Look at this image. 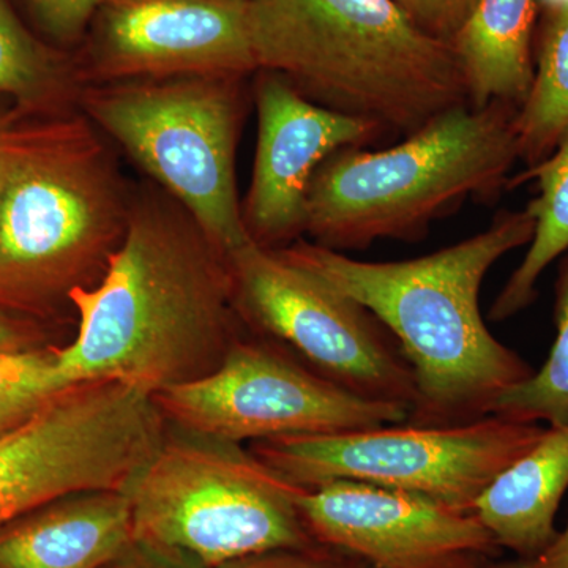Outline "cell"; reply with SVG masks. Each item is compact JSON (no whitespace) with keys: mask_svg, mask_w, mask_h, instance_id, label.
Returning a JSON list of instances; mask_svg holds the SVG:
<instances>
[{"mask_svg":"<svg viewBox=\"0 0 568 568\" xmlns=\"http://www.w3.org/2000/svg\"><path fill=\"white\" fill-rule=\"evenodd\" d=\"M295 503L315 540L373 568H487L503 555L473 511L413 493L336 480L298 488Z\"/></svg>","mask_w":568,"mask_h":568,"instance_id":"4fadbf2b","label":"cell"},{"mask_svg":"<svg viewBox=\"0 0 568 568\" xmlns=\"http://www.w3.org/2000/svg\"><path fill=\"white\" fill-rule=\"evenodd\" d=\"M10 119H11V115L0 114V126H2L3 123H6L7 121H10Z\"/></svg>","mask_w":568,"mask_h":568,"instance_id":"f546056e","label":"cell"},{"mask_svg":"<svg viewBox=\"0 0 568 568\" xmlns=\"http://www.w3.org/2000/svg\"><path fill=\"white\" fill-rule=\"evenodd\" d=\"M82 85L173 77H239L257 71L250 0H110L78 54Z\"/></svg>","mask_w":568,"mask_h":568,"instance_id":"7c38bea8","label":"cell"},{"mask_svg":"<svg viewBox=\"0 0 568 568\" xmlns=\"http://www.w3.org/2000/svg\"><path fill=\"white\" fill-rule=\"evenodd\" d=\"M28 332L18 321L0 312V353L24 349Z\"/></svg>","mask_w":568,"mask_h":568,"instance_id":"83f0119b","label":"cell"},{"mask_svg":"<svg viewBox=\"0 0 568 568\" xmlns=\"http://www.w3.org/2000/svg\"><path fill=\"white\" fill-rule=\"evenodd\" d=\"M537 6L544 7L545 11L566 10L568 0H537Z\"/></svg>","mask_w":568,"mask_h":568,"instance_id":"f1b7e54d","label":"cell"},{"mask_svg":"<svg viewBox=\"0 0 568 568\" xmlns=\"http://www.w3.org/2000/svg\"><path fill=\"white\" fill-rule=\"evenodd\" d=\"M257 70L321 106L409 134L469 103L454 48L394 0H250Z\"/></svg>","mask_w":568,"mask_h":568,"instance_id":"277c9868","label":"cell"},{"mask_svg":"<svg viewBox=\"0 0 568 568\" xmlns=\"http://www.w3.org/2000/svg\"><path fill=\"white\" fill-rule=\"evenodd\" d=\"M110 0H24L32 20L62 50L80 48L89 26Z\"/></svg>","mask_w":568,"mask_h":568,"instance_id":"603a6c76","label":"cell"},{"mask_svg":"<svg viewBox=\"0 0 568 568\" xmlns=\"http://www.w3.org/2000/svg\"><path fill=\"white\" fill-rule=\"evenodd\" d=\"M487 568H568V525L540 555L534 558L496 559Z\"/></svg>","mask_w":568,"mask_h":568,"instance_id":"484cf974","label":"cell"},{"mask_svg":"<svg viewBox=\"0 0 568 568\" xmlns=\"http://www.w3.org/2000/svg\"><path fill=\"white\" fill-rule=\"evenodd\" d=\"M537 0H478L452 40L473 106H519L534 80Z\"/></svg>","mask_w":568,"mask_h":568,"instance_id":"e0dca14e","label":"cell"},{"mask_svg":"<svg viewBox=\"0 0 568 568\" xmlns=\"http://www.w3.org/2000/svg\"><path fill=\"white\" fill-rule=\"evenodd\" d=\"M256 74V156L242 216L253 242L278 250L305 233L306 196L317 168L335 152L364 148L383 133L312 102L282 74Z\"/></svg>","mask_w":568,"mask_h":568,"instance_id":"5bb4252c","label":"cell"},{"mask_svg":"<svg viewBox=\"0 0 568 568\" xmlns=\"http://www.w3.org/2000/svg\"><path fill=\"white\" fill-rule=\"evenodd\" d=\"M517 106L458 104L379 151L346 148L320 168L305 233L335 252L377 241H420L429 224L510 185L519 160Z\"/></svg>","mask_w":568,"mask_h":568,"instance_id":"5b68a950","label":"cell"},{"mask_svg":"<svg viewBox=\"0 0 568 568\" xmlns=\"http://www.w3.org/2000/svg\"><path fill=\"white\" fill-rule=\"evenodd\" d=\"M193 436L163 440L126 489L138 547L185 568L316 544L297 485L239 444Z\"/></svg>","mask_w":568,"mask_h":568,"instance_id":"8992f818","label":"cell"},{"mask_svg":"<svg viewBox=\"0 0 568 568\" xmlns=\"http://www.w3.org/2000/svg\"><path fill=\"white\" fill-rule=\"evenodd\" d=\"M80 89L73 59L37 40L17 17L9 0H0V95L36 103L52 93Z\"/></svg>","mask_w":568,"mask_h":568,"instance_id":"44dd1931","label":"cell"},{"mask_svg":"<svg viewBox=\"0 0 568 568\" xmlns=\"http://www.w3.org/2000/svg\"><path fill=\"white\" fill-rule=\"evenodd\" d=\"M134 545L126 491L52 500L0 528V568H104Z\"/></svg>","mask_w":568,"mask_h":568,"instance_id":"9a60e30c","label":"cell"},{"mask_svg":"<svg viewBox=\"0 0 568 568\" xmlns=\"http://www.w3.org/2000/svg\"><path fill=\"white\" fill-rule=\"evenodd\" d=\"M162 437L148 395L114 381L67 387L0 436V528L61 497L126 491Z\"/></svg>","mask_w":568,"mask_h":568,"instance_id":"9c48e42d","label":"cell"},{"mask_svg":"<svg viewBox=\"0 0 568 568\" xmlns=\"http://www.w3.org/2000/svg\"><path fill=\"white\" fill-rule=\"evenodd\" d=\"M568 489V424L548 426L474 504L473 514L515 558H534L556 540L555 521Z\"/></svg>","mask_w":568,"mask_h":568,"instance_id":"2e32d148","label":"cell"},{"mask_svg":"<svg viewBox=\"0 0 568 568\" xmlns=\"http://www.w3.org/2000/svg\"><path fill=\"white\" fill-rule=\"evenodd\" d=\"M55 362V349L0 353V436L28 422L65 390Z\"/></svg>","mask_w":568,"mask_h":568,"instance_id":"7402d4cb","label":"cell"},{"mask_svg":"<svg viewBox=\"0 0 568 568\" xmlns=\"http://www.w3.org/2000/svg\"><path fill=\"white\" fill-rule=\"evenodd\" d=\"M219 568H373L364 559L334 547L316 544L305 548L272 549L233 560Z\"/></svg>","mask_w":568,"mask_h":568,"instance_id":"cb8c5ba5","label":"cell"},{"mask_svg":"<svg viewBox=\"0 0 568 568\" xmlns=\"http://www.w3.org/2000/svg\"><path fill=\"white\" fill-rule=\"evenodd\" d=\"M104 568H185L178 566V564L170 562V560L160 558V556L153 555L148 549L133 545L125 555L121 558L115 559L110 566Z\"/></svg>","mask_w":568,"mask_h":568,"instance_id":"4316f807","label":"cell"},{"mask_svg":"<svg viewBox=\"0 0 568 568\" xmlns=\"http://www.w3.org/2000/svg\"><path fill=\"white\" fill-rule=\"evenodd\" d=\"M230 265L242 321L354 395L410 409L413 369L368 310L253 241L231 254Z\"/></svg>","mask_w":568,"mask_h":568,"instance_id":"30bf717a","label":"cell"},{"mask_svg":"<svg viewBox=\"0 0 568 568\" xmlns=\"http://www.w3.org/2000/svg\"><path fill=\"white\" fill-rule=\"evenodd\" d=\"M152 398L190 435L233 444L357 432L409 416L405 406L354 395L276 346L241 338L212 373Z\"/></svg>","mask_w":568,"mask_h":568,"instance_id":"8fae6325","label":"cell"},{"mask_svg":"<svg viewBox=\"0 0 568 568\" xmlns=\"http://www.w3.org/2000/svg\"><path fill=\"white\" fill-rule=\"evenodd\" d=\"M244 78H142L82 85V114L170 193L227 257L252 242L235 183Z\"/></svg>","mask_w":568,"mask_h":568,"instance_id":"52a82bcc","label":"cell"},{"mask_svg":"<svg viewBox=\"0 0 568 568\" xmlns=\"http://www.w3.org/2000/svg\"><path fill=\"white\" fill-rule=\"evenodd\" d=\"M556 338L547 362L525 383L497 398L491 416L521 424H568V253L556 282Z\"/></svg>","mask_w":568,"mask_h":568,"instance_id":"ffe728a7","label":"cell"},{"mask_svg":"<svg viewBox=\"0 0 568 568\" xmlns=\"http://www.w3.org/2000/svg\"><path fill=\"white\" fill-rule=\"evenodd\" d=\"M534 231L536 219L526 205L416 260L372 263L302 239L275 252L353 298L387 328L416 383L405 424L444 428L491 416L497 398L536 372L489 332L480 312L488 272L529 245Z\"/></svg>","mask_w":568,"mask_h":568,"instance_id":"7a4b0ae2","label":"cell"},{"mask_svg":"<svg viewBox=\"0 0 568 568\" xmlns=\"http://www.w3.org/2000/svg\"><path fill=\"white\" fill-rule=\"evenodd\" d=\"M111 149L84 114L0 126V305L69 302L102 280L129 226Z\"/></svg>","mask_w":568,"mask_h":568,"instance_id":"3957f363","label":"cell"},{"mask_svg":"<svg viewBox=\"0 0 568 568\" xmlns=\"http://www.w3.org/2000/svg\"><path fill=\"white\" fill-rule=\"evenodd\" d=\"M519 160L528 168L555 151L568 126V9L545 11L534 47V80L517 118Z\"/></svg>","mask_w":568,"mask_h":568,"instance_id":"d6986e66","label":"cell"},{"mask_svg":"<svg viewBox=\"0 0 568 568\" xmlns=\"http://www.w3.org/2000/svg\"><path fill=\"white\" fill-rule=\"evenodd\" d=\"M530 179L537 181L538 189L537 196L528 204L536 219V231L528 252L489 308L495 323L510 320L532 305L541 274L560 254L568 252V126L555 151L544 162L511 179L508 186Z\"/></svg>","mask_w":568,"mask_h":568,"instance_id":"ac0fdd59","label":"cell"},{"mask_svg":"<svg viewBox=\"0 0 568 568\" xmlns=\"http://www.w3.org/2000/svg\"><path fill=\"white\" fill-rule=\"evenodd\" d=\"M545 429L499 416L444 428L390 424L256 440L252 454L297 487L362 481L473 511L493 480L536 446Z\"/></svg>","mask_w":568,"mask_h":568,"instance_id":"ba28073f","label":"cell"},{"mask_svg":"<svg viewBox=\"0 0 568 568\" xmlns=\"http://www.w3.org/2000/svg\"><path fill=\"white\" fill-rule=\"evenodd\" d=\"M70 304L78 335L55 349L65 388L115 381L153 396L212 373L239 338L230 257L159 185L133 190L122 244Z\"/></svg>","mask_w":568,"mask_h":568,"instance_id":"6da1fadb","label":"cell"},{"mask_svg":"<svg viewBox=\"0 0 568 568\" xmlns=\"http://www.w3.org/2000/svg\"><path fill=\"white\" fill-rule=\"evenodd\" d=\"M420 31L452 43L469 20L478 0H394Z\"/></svg>","mask_w":568,"mask_h":568,"instance_id":"d4e9b609","label":"cell"}]
</instances>
